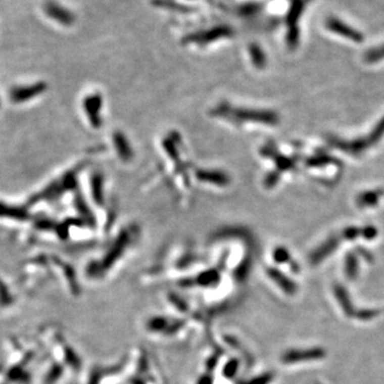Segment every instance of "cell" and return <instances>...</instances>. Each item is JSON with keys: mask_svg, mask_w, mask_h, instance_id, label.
Wrapping results in <instances>:
<instances>
[{"mask_svg": "<svg viewBox=\"0 0 384 384\" xmlns=\"http://www.w3.org/2000/svg\"><path fill=\"white\" fill-rule=\"evenodd\" d=\"M0 107H2V101H0Z\"/></svg>", "mask_w": 384, "mask_h": 384, "instance_id": "2e32d148", "label": "cell"}, {"mask_svg": "<svg viewBox=\"0 0 384 384\" xmlns=\"http://www.w3.org/2000/svg\"><path fill=\"white\" fill-rule=\"evenodd\" d=\"M324 27L330 32L343 36L354 43H362L364 41V35L361 31L357 30V29L351 27L336 16H329L326 18L324 22Z\"/></svg>", "mask_w": 384, "mask_h": 384, "instance_id": "8992f818", "label": "cell"}, {"mask_svg": "<svg viewBox=\"0 0 384 384\" xmlns=\"http://www.w3.org/2000/svg\"><path fill=\"white\" fill-rule=\"evenodd\" d=\"M29 209L30 208L27 204L16 205L0 200V221H9L10 223H25L31 218Z\"/></svg>", "mask_w": 384, "mask_h": 384, "instance_id": "52a82bcc", "label": "cell"}, {"mask_svg": "<svg viewBox=\"0 0 384 384\" xmlns=\"http://www.w3.org/2000/svg\"><path fill=\"white\" fill-rule=\"evenodd\" d=\"M199 178L202 181L210 182V184L224 186L228 182V177L224 174L223 172L219 171H213V170H201L199 172Z\"/></svg>", "mask_w": 384, "mask_h": 384, "instance_id": "9c48e42d", "label": "cell"}, {"mask_svg": "<svg viewBox=\"0 0 384 384\" xmlns=\"http://www.w3.org/2000/svg\"><path fill=\"white\" fill-rule=\"evenodd\" d=\"M339 162L334 157L326 155V154H320V155H315L310 157L306 160V166L312 168H320L325 167L328 165H334V163Z\"/></svg>", "mask_w": 384, "mask_h": 384, "instance_id": "8fae6325", "label": "cell"}, {"mask_svg": "<svg viewBox=\"0 0 384 384\" xmlns=\"http://www.w3.org/2000/svg\"><path fill=\"white\" fill-rule=\"evenodd\" d=\"M336 245H338V238H330L328 242H326L323 246L320 247L319 250H317V252H315L314 254V258L315 259H318V258H321L323 257V255L328 254L329 252H331L332 250L336 247Z\"/></svg>", "mask_w": 384, "mask_h": 384, "instance_id": "4fadbf2b", "label": "cell"}, {"mask_svg": "<svg viewBox=\"0 0 384 384\" xmlns=\"http://www.w3.org/2000/svg\"><path fill=\"white\" fill-rule=\"evenodd\" d=\"M312 0H294L292 9L288 14V34H287V44L291 47H296L299 42L300 31L298 27V21L303 14L306 6Z\"/></svg>", "mask_w": 384, "mask_h": 384, "instance_id": "277c9868", "label": "cell"}, {"mask_svg": "<svg viewBox=\"0 0 384 384\" xmlns=\"http://www.w3.org/2000/svg\"><path fill=\"white\" fill-rule=\"evenodd\" d=\"M377 228L374 226L368 225V226H364L362 227V236L366 239H371L377 236Z\"/></svg>", "mask_w": 384, "mask_h": 384, "instance_id": "9a60e30c", "label": "cell"}, {"mask_svg": "<svg viewBox=\"0 0 384 384\" xmlns=\"http://www.w3.org/2000/svg\"><path fill=\"white\" fill-rule=\"evenodd\" d=\"M367 63H377L384 59V44L368 51L364 57Z\"/></svg>", "mask_w": 384, "mask_h": 384, "instance_id": "7c38bea8", "label": "cell"}, {"mask_svg": "<svg viewBox=\"0 0 384 384\" xmlns=\"http://www.w3.org/2000/svg\"><path fill=\"white\" fill-rule=\"evenodd\" d=\"M213 117L222 118L224 121L237 126L248 124L275 125L278 123V115L270 110H257L246 107H235L233 105L220 104L211 110Z\"/></svg>", "mask_w": 384, "mask_h": 384, "instance_id": "7a4b0ae2", "label": "cell"}, {"mask_svg": "<svg viewBox=\"0 0 384 384\" xmlns=\"http://www.w3.org/2000/svg\"><path fill=\"white\" fill-rule=\"evenodd\" d=\"M81 108L86 121L94 128H99L102 125L101 110L103 108V101L100 93H88L82 99Z\"/></svg>", "mask_w": 384, "mask_h": 384, "instance_id": "5b68a950", "label": "cell"}, {"mask_svg": "<svg viewBox=\"0 0 384 384\" xmlns=\"http://www.w3.org/2000/svg\"><path fill=\"white\" fill-rule=\"evenodd\" d=\"M38 358L40 347L35 338H8L0 352V384H33Z\"/></svg>", "mask_w": 384, "mask_h": 384, "instance_id": "6da1fadb", "label": "cell"}, {"mask_svg": "<svg viewBox=\"0 0 384 384\" xmlns=\"http://www.w3.org/2000/svg\"><path fill=\"white\" fill-rule=\"evenodd\" d=\"M47 90L48 85L43 80L19 82L10 85L7 98L13 106H26L43 98Z\"/></svg>", "mask_w": 384, "mask_h": 384, "instance_id": "3957f363", "label": "cell"}, {"mask_svg": "<svg viewBox=\"0 0 384 384\" xmlns=\"http://www.w3.org/2000/svg\"><path fill=\"white\" fill-rule=\"evenodd\" d=\"M343 236H344L346 239L352 240V239H354V238H357L358 236H362V228L355 227V226L347 227V228H345V229H344Z\"/></svg>", "mask_w": 384, "mask_h": 384, "instance_id": "5bb4252c", "label": "cell"}, {"mask_svg": "<svg viewBox=\"0 0 384 384\" xmlns=\"http://www.w3.org/2000/svg\"><path fill=\"white\" fill-rule=\"evenodd\" d=\"M383 195H384V191L382 189L364 191L357 197V201L355 202H357V205L361 208L373 207L379 203V201Z\"/></svg>", "mask_w": 384, "mask_h": 384, "instance_id": "ba28073f", "label": "cell"}, {"mask_svg": "<svg viewBox=\"0 0 384 384\" xmlns=\"http://www.w3.org/2000/svg\"><path fill=\"white\" fill-rule=\"evenodd\" d=\"M114 144H115V149H117V152L119 154V156L125 160H129L132 157V152L130 149V144L129 142L125 138L124 134L121 132H117L114 134Z\"/></svg>", "mask_w": 384, "mask_h": 384, "instance_id": "30bf717a", "label": "cell"}]
</instances>
